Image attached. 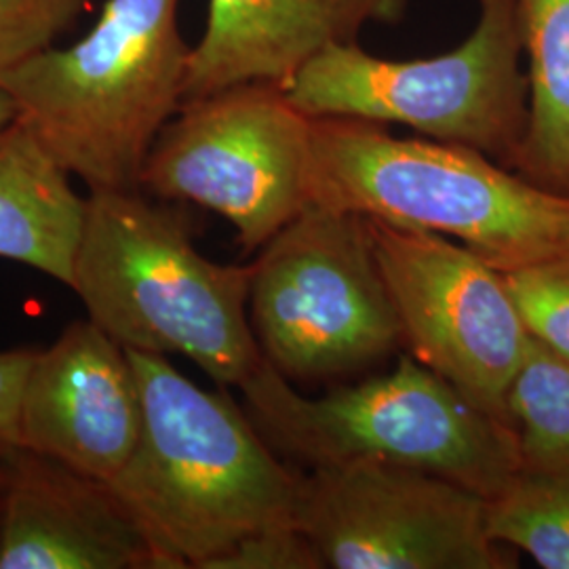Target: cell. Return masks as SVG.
Wrapping results in <instances>:
<instances>
[{"mask_svg":"<svg viewBox=\"0 0 569 569\" xmlns=\"http://www.w3.org/2000/svg\"><path fill=\"white\" fill-rule=\"evenodd\" d=\"M323 559L296 523L262 529L226 550L207 569H323Z\"/></svg>","mask_w":569,"mask_h":569,"instance_id":"obj_20","label":"cell"},{"mask_svg":"<svg viewBox=\"0 0 569 569\" xmlns=\"http://www.w3.org/2000/svg\"><path fill=\"white\" fill-rule=\"evenodd\" d=\"M312 117L274 82L188 100L143 163L140 190L222 216L247 253L298 218L310 197Z\"/></svg>","mask_w":569,"mask_h":569,"instance_id":"obj_8","label":"cell"},{"mask_svg":"<svg viewBox=\"0 0 569 569\" xmlns=\"http://www.w3.org/2000/svg\"><path fill=\"white\" fill-rule=\"evenodd\" d=\"M488 500L451 479L387 462L300 472L296 526L331 569H509Z\"/></svg>","mask_w":569,"mask_h":569,"instance_id":"obj_9","label":"cell"},{"mask_svg":"<svg viewBox=\"0 0 569 569\" xmlns=\"http://www.w3.org/2000/svg\"><path fill=\"white\" fill-rule=\"evenodd\" d=\"M489 538L540 568L569 569V468L521 467L486 507Z\"/></svg>","mask_w":569,"mask_h":569,"instance_id":"obj_16","label":"cell"},{"mask_svg":"<svg viewBox=\"0 0 569 569\" xmlns=\"http://www.w3.org/2000/svg\"><path fill=\"white\" fill-rule=\"evenodd\" d=\"M312 203L465 244L500 272L569 251V197L488 154L385 124L312 119Z\"/></svg>","mask_w":569,"mask_h":569,"instance_id":"obj_3","label":"cell"},{"mask_svg":"<svg viewBox=\"0 0 569 569\" xmlns=\"http://www.w3.org/2000/svg\"><path fill=\"white\" fill-rule=\"evenodd\" d=\"M180 0H106L79 41L0 77L23 122L89 190H140L164 124L180 110L190 49Z\"/></svg>","mask_w":569,"mask_h":569,"instance_id":"obj_4","label":"cell"},{"mask_svg":"<svg viewBox=\"0 0 569 569\" xmlns=\"http://www.w3.org/2000/svg\"><path fill=\"white\" fill-rule=\"evenodd\" d=\"M249 321L296 382L361 371L403 345L366 216L310 203L277 232L251 262Z\"/></svg>","mask_w":569,"mask_h":569,"instance_id":"obj_7","label":"cell"},{"mask_svg":"<svg viewBox=\"0 0 569 569\" xmlns=\"http://www.w3.org/2000/svg\"><path fill=\"white\" fill-rule=\"evenodd\" d=\"M2 489H4V458H0V507H2Z\"/></svg>","mask_w":569,"mask_h":569,"instance_id":"obj_23","label":"cell"},{"mask_svg":"<svg viewBox=\"0 0 569 569\" xmlns=\"http://www.w3.org/2000/svg\"><path fill=\"white\" fill-rule=\"evenodd\" d=\"M367 224L409 355L510 422L507 395L531 336L505 272L448 237Z\"/></svg>","mask_w":569,"mask_h":569,"instance_id":"obj_10","label":"cell"},{"mask_svg":"<svg viewBox=\"0 0 569 569\" xmlns=\"http://www.w3.org/2000/svg\"><path fill=\"white\" fill-rule=\"evenodd\" d=\"M517 0H479L467 41L427 60H382L359 42L336 44L284 82L312 119L406 124L428 140L467 146L512 169L529 112Z\"/></svg>","mask_w":569,"mask_h":569,"instance_id":"obj_6","label":"cell"},{"mask_svg":"<svg viewBox=\"0 0 569 569\" xmlns=\"http://www.w3.org/2000/svg\"><path fill=\"white\" fill-rule=\"evenodd\" d=\"M0 569H161L110 481L18 449L4 458Z\"/></svg>","mask_w":569,"mask_h":569,"instance_id":"obj_12","label":"cell"},{"mask_svg":"<svg viewBox=\"0 0 569 569\" xmlns=\"http://www.w3.org/2000/svg\"><path fill=\"white\" fill-rule=\"evenodd\" d=\"M407 7L409 0H209L183 102L244 82L283 87L329 47L355 44L366 26L395 23Z\"/></svg>","mask_w":569,"mask_h":569,"instance_id":"obj_13","label":"cell"},{"mask_svg":"<svg viewBox=\"0 0 569 569\" xmlns=\"http://www.w3.org/2000/svg\"><path fill=\"white\" fill-rule=\"evenodd\" d=\"M84 197L37 136L11 122L0 131V258L70 287Z\"/></svg>","mask_w":569,"mask_h":569,"instance_id":"obj_14","label":"cell"},{"mask_svg":"<svg viewBox=\"0 0 569 569\" xmlns=\"http://www.w3.org/2000/svg\"><path fill=\"white\" fill-rule=\"evenodd\" d=\"M244 411L281 458L308 468L387 462L451 479L489 500L521 468L515 427L403 355L387 373L306 397L264 359Z\"/></svg>","mask_w":569,"mask_h":569,"instance_id":"obj_5","label":"cell"},{"mask_svg":"<svg viewBox=\"0 0 569 569\" xmlns=\"http://www.w3.org/2000/svg\"><path fill=\"white\" fill-rule=\"evenodd\" d=\"M89 0H0V77L56 44Z\"/></svg>","mask_w":569,"mask_h":569,"instance_id":"obj_19","label":"cell"},{"mask_svg":"<svg viewBox=\"0 0 569 569\" xmlns=\"http://www.w3.org/2000/svg\"><path fill=\"white\" fill-rule=\"evenodd\" d=\"M507 409L521 467L569 468V359L531 338L517 369Z\"/></svg>","mask_w":569,"mask_h":569,"instance_id":"obj_17","label":"cell"},{"mask_svg":"<svg viewBox=\"0 0 569 569\" xmlns=\"http://www.w3.org/2000/svg\"><path fill=\"white\" fill-rule=\"evenodd\" d=\"M251 264H218L182 213L143 190H89L70 289L122 348L182 355L220 387L264 363L249 321Z\"/></svg>","mask_w":569,"mask_h":569,"instance_id":"obj_2","label":"cell"},{"mask_svg":"<svg viewBox=\"0 0 569 569\" xmlns=\"http://www.w3.org/2000/svg\"><path fill=\"white\" fill-rule=\"evenodd\" d=\"M16 119H18L16 106L11 102V98L7 96V91L0 87V131H2L4 127H9Z\"/></svg>","mask_w":569,"mask_h":569,"instance_id":"obj_22","label":"cell"},{"mask_svg":"<svg viewBox=\"0 0 569 569\" xmlns=\"http://www.w3.org/2000/svg\"><path fill=\"white\" fill-rule=\"evenodd\" d=\"M142 432L110 481L161 569H207L247 536L296 523L300 472L224 390L188 380L163 355L127 350Z\"/></svg>","mask_w":569,"mask_h":569,"instance_id":"obj_1","label":"cell"},{"mask_svg":"<svg viewBox=\"0 0 569 569\" xmlns=\"http://www.w3.org/2000/svg\"><path fill=\"white\" fill-rule=\"evenodd\" d=\"M529 112L512 171L569 197V0H517Z\"/></svg>","mask_w":569,"mask_h":569,"instance_id":"obj_15","label":"cell"},{"mask_svg":"<svg viewBox=\"0 0 569 569\" xmlns=\"http://www.w3.org/2000/svg\"><path fill=\"white\" fill-rule=\"evenodd\" d=\"M505 277L529 336L569 359V251Z\"/></svg>","mask_w":569,"mask_h":569,"instance_id":"obj_18","label":"cell"},{"mask_svg":"<svg viewBox=\"0 0 569 569\" xmlns=\"http://www.w3.org/2000/svg\"><path fill=\"white\" fill-rule=\"evenodd\" d=\"M37 350H0V458H9L20 449L21 390Z\"/></svg>","mask_w":569,"mask_h":569,"instance_id":"obj_21","label":"cell"},{"mask_svg":"<svg viewBox=\"0 0 569 569\" xmlns=\"http://www.w3.org/2000/svg\"><path fill=\"white\" fill-rule=\"evenodd\" d=\"M142 432V395L127 348L91 319L37 350L20 403V449L112 481Z\"/></svg>","mask_w":569,"mask_h":569,"instance_id":"obj_11","label":"cell"}]
</instances>
